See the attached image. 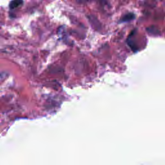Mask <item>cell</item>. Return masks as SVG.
Returning a JSON list of instances; mask_svg holds the SVG:
<instances>
[{"instance_id":"6da1fadb","label":"cell","mask_w":165,"mask_h":165,"mask_svg":"<svg viewBox=\"0 0 165 165\" xmlns=\"http://www.w3.org/2000/svg\"><path fill=\"white\" fill-rule=\"evenodd\" d=\"M22 4H23V2H21V1H13L10 3L9 7L11 9H14V8L18 7Z\"/></svg>"}]
</instances>
